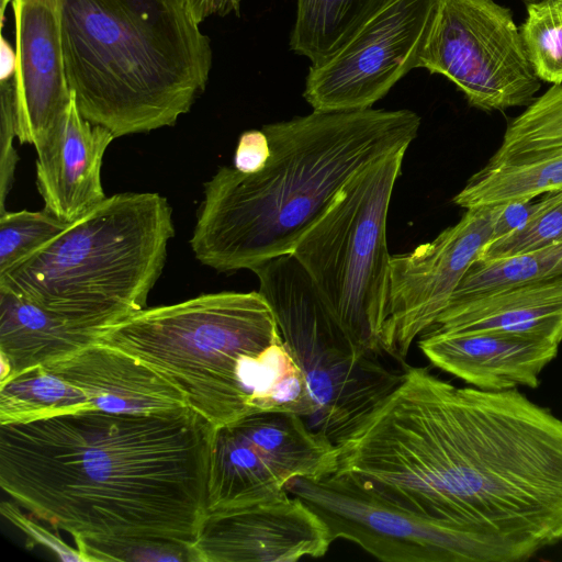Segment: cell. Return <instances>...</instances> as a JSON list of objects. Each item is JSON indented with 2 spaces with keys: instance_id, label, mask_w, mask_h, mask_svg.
<instances>
[{
  "instance_id": "6da1fadb",
  "label": "cell",
  "mask_w": 562,
  "mask_h": 562,
  "mask_svg": "<svg viewBox=\"0 0 562 562\" xmlns=\"http://www.w3.org/2000/svg\"><path fill=\"white\" fill-rule=\"evenodd\" d=\"M336 448V472L509 562L562 540V418L517 389L460 387L407 364Z\"/></svg>"
},
{
  "instance_id": "7a4b0ae2",
  "label": "cell",
  "mask_w": 562,
  "mask_h": 562,
  "mask_svg": "<svg viewBox=\"0 0 562 562\" xmlns=\"http://www.w3.org/2000/svg\"><path fill=\"white\" fill-rule=\"evenodd\" d=\"M214 426L167 414L80 411L0 425V486L72 538L155 537L193 544L206 516Z\"/></svg>"
},
{
  "instance_id": "3957f363",
  "label": "cell",
  "mask_w": 562,
  "mask_h": 562,
  "mask_svg": "<svg viewBox=\"0 0 562 562\" xmlns=\"http://www.w3.org/2000/svg\"><path fill=\"white\" fill-rule=\"evenodd\" d=\"M420 117L407 109L314 111L262 127L270 156L254 172L221 167L204 184L190 239L217 271L254 270L292 254L339 190L381 157L408 149Z\"/></svg>"
},
{
  "instance_id": "277c9868",
  "label": "cell",
  "mask_w": 562,
  "mask_h": 562,
  "mask_svg": "<svg viewBox=\"0 0 562 562\" xmlns=\"http://www.w3.org/2000/svg\"><path fill=\"white\" fill-rule=\"evenodd\" d=\"M80 114L114 137L172 126L205 90L209 0H57Z\"/></svg>"
},
{
  "instance_id": "5b68a950",
  "label": "cell",
  "mask_w": 562,
  "mask_h": 562,
  "mask_svg": "<svg viewBox=\"0 0 562 562\" xmlns=\"http://www.w3.org/2000/svg\"><path fill=\"white\" fill-rule=\"evenodd\" d=\"M171 214L158 193L105 198L0 274V284L99 336L145 308L175 236Z\"/></svg>"
},
{
  "instance_id": "8992f818",
  "label": "cell",
  "mask_w": 562,
  "mask_h": 562,
  "mask_svg": "<svg viewBox=\"0 0 562 562\" xmlns=\"http://www.w3.org/2000/svg\"><path fill=\"white\" fill-rule=\"evenodd\" d=\"M281 340L273 310L251 291L144 308L102 329L97 341L151 368L218 427L252 412L240 380L243 364Z\"/></svg>"
},
{
  "instance_id": "52a82bcc",
  "label": "cell",
  "mask_w": 562,
  "mask_h": 562,
  "mask_svg": "<svg viewBox=\"0 0 562 562\" xmlns=\"http://www.w3.org/2000/svg\"><path fill=\"white\" fill-rule=\"evenodd\" d=\"M406 150L390 153L353 175L292 251L351 341L381 356L391 261L386 220Z\"/></svg>"
},
{
  "instance_id": "ba28073f",
  "label": "cell",
  "mask_w": 562,
  "mask_h": 562,
  "mask_svg": "<svg viewBox=\"0 0 562 562\" xmlns=\"http://www.w3.org/2000/svg\"><path fill=\"white\" fill-rule=\"evenodd\" d=\"M252 271L305 375L317 406L316 430L337 443L397 386L404 370H390L381 355L364 352L351 341L292 254Z\"/></svg>"
},
{
  "instance_id": "9c48e42d",
  "label": "cell",
  "mask_w": 562,
  "mask_h": 562,
  "mask_svg": "<svg viewBox=\"0 0 562 562\" xmlns=\"http://www.w3.org/2000/svg\"><path fill=\"white\" fill-rule=\"evenodd\" d=\"M285 490L319 516L333 541H352L384 562H509L488 542L408 510L348 472L296 476Z\"/></svg>"
},
{
  "instance_id": "30bf717a",
  "label": "cell",
  "mask_w": 562,
  "mask_h": 562,
  "mask_svg": "<svg viewBox=\"0 0 562 562\" xmlns=\"http://www.w3.org/2000/svg\"><path fill=\"white\" fill-rule=\"evenodd\" d=\"M419 68L483 111L528 106L541 87L512 10L494 0H437Z\"/></svg>"
},
{
  "instance_id": "8fae6325",
  "label": "cell",
  "mask_w": 562,
  "mask_h": 562,
  "mask_svg": "<svg viewBox=\"0 0 562 562\" xmlns=\"http://www.w3.org/2000/svg\"><path fill=\"white\" fill-rule=\"evenodd\" d=\"M437 0H385L333 55L311 65L303 97L314 111L372 108L420 57Z\"/></svg>"
},
{
  "instance_id": "7c38bea8",
  "label": "cell",
  "mask_w": 562,
  "mask_h": 562,
  "mask_svg": "<svg viewBox=\"0 0 562 562\" xmlns=\"http://www.w3.org/2000/svg\"><path fill=\"white\" fill-rule=\"evenodd\" d=\"M498 205L467 209L460 221L409 252L391 256L380 349L403 366L434 327L471 265L491 243Z\"/></svg>"
},
{
  "instance_id": "4fadbf2b",
  "label": "cell",
  "mask_w": 562,
  "mask_h": 562,
  "mask_svg": "<svg viewBox=\"0 0 562 562\" xmlns=\"http://www.w3.org/2000/svg\"><path fill=\"white\" fill-rule=\"evenodd\" d=\"M333 542L319 516L283 490L207 513L193 548L199 562H295L324 557Z\"/></svg>"
},
{
  "instance_id": "5bb4252c",
  "label": "cell",
  "mask_w": 562,
  "mask_h": 562,
  "mask_svg": "<svg viewBox=\"0 0 562 562\" xmlns=\"http://www.w3.org/2000/svg\"><path fill=\"white\" fill-rule=\"evenodd\" d=\"M15 24V116L36 147L70 103L57 0H11Z\"/></svg>"
},
{
  "instance_id": "9a60e30c",
  "label": "cell",
  "mask_w": 562,
  "mask_h": 562,
  "mask_svg": "<svg viewBox=\"0 0 562 562\" xmlns=\"http://www.w3.org/2000/svg\"><path fill=\"white\" fill-rule=\"evenodd\" d=\"M114 138L80 114L72 92L67 109L35 147L36 186L46 211L71 223L106 198L101 165Z\"/></svg>"
},
{
  "instance_id": "2e32d148",
  "label": "cell",
  "mask_w": 562,
  "mask_h": 562,
  "mask_svg": "<svg viewBox=\"0 0 562 562\" xmlns=\"http://www.w3.org/2000/svg\"><path fill=\"white\" fill-rule=\"evenodd\" d=\"M418 347L430 363L468 384L504 391L540 384L541 371L557 357L559 345L504 331H428Z\"/></svg>"
},
{
  "instance_id": "e0dca14e",
  "label": "cell",
  "mask_w": 562,
  "mask_h": 562,
  "mask_svg": "<svg viewBox=\"0 0 562 562\" xmlns=\"http://www.w3.org/2000/svg\"><path fill=\"white\" fill-rule=\"evenodd\" d=\"M46 366L78 391L87 411L156 415L189 407L182 393L151 368L99 341Z\"/></svg>"
},
{
  "instance_id": "ac0fdd59",
  "label": "cell",
  "mask_w": 562,
  "mask_h": 562,
  "mask_svg": "<svg viewBox=\"0 0 562 562\" xmlns=\"http://www.w3.org/2000/svg\"><path fill=\"white\" fill-rule=\"evenodd\" d=\"M481 330L512 333L560 345L562 276L519 283L452 303L428 331Z\"/></svg>"
},
{
  "instance_id": "d6986e66",
  "label": "cell",
  "mask_w": 562,
  "mask_h": 562,
  "mask_svg": "<svg viewBox=\"0 0 562 562\" xmlns=\"http://www.w3.org/2000/svg\"><path fill=\"white\" fill-rule=\"evenodd\" d=\"M255 459L286 484L296 476L318 479L338 469L336 445L286 411H257L227 423Z\"/></svg>"
},
{
  "instance_id": "ffe728a7",
  "label": "cell",
  "mask_w": 562,
  "mask_h": 562,
  "mask_svg": "<svg viewBox=\"0 0 562 562\" xmlns=\"http://www.w3.org/2000/svg\"><path fill=\"white\" fill-rule=\"evenodd\" d=\"M97 339L98 334L68 325L0 284V382L68 357Z\"/></svg>"
},
{
  "instance_id": "44dd1931",
  "label": "cell",
  "mask_w": 562,
  "mask_h": 562,
  "mask_svg": "<svg viewBox=\"0 0 562 562\" xmlns=\"http://www.w3.org/2000/svg\"><path fill=\"white\" fill-rule=\"evenodd\" d=\"M562 191V147L487 162L453 198L463 209L528 201Z\"/></svg>"
},
{
  "instance_id": "7402d4cb",
  "label": "cell",
  "mask_w": 562,
  "mask_h": 562,
  "mask_svg": "<svg viewBox=\"0 0 562 562\" xmlns=\"http://www.w3.org/2000/svg\"><path fill=\"white\" fill-rule=\"evenodd\" d=\"M385 0H297L291 49L317 64L339 49Z\"/></svg>"
},
{
  "instance_id": "603a6c76",
  "label": "cell",
  "mask_w": 562,
  "mask_h": 562,
  "mask_svg": "<svg viewBox=\"0 0 562 562\" xmlns=\"http://www.w3.org/2000/svg\"><path fill=\"white\" fill-rule=\"evenodd\" d=\"M561 276L562 241L514 257L475 260L456 289L449 305L515 284Z\"/></svg>"
},
{
  "instance_id": "cb8c5ba5",
  "label": "cell",
  "mask_w": 562,
  "mask_h": 562,
  "mask_svg": "<svg viewBox=\"0 0 562 562\" xmlns=\"http://www.w3.org/2000/svg\"><path fill=\"white\" fill-rule=\"evenodd\" d=\"M562 147V85H553L513 119L488 162Z\"/></svg>"
},
{
  "instance_id": "d4e9b609",
  "label": "cell",
  "mask_w": 562,
  "mask_h": 562,
  "mask_svg": "<svg viewBox=\"0 0 562 562\" xmlns=\"http://www.w3.org/2000/svg\"><path fill=\"white\" fill-rule=\"evenodd\" d=\"M519 32L537 77L562 85V0L528 3Z\"/></svg>"
},
{
  "instance_id": "484cf974",
  "label": "cell",
  "mask_w": 562,
  "mask_h": 562,
  "mask_svg": "<svg viewBox=\"0 0 562 562\" xmlns=\"http://www.w3.org/2000/svg\"><path fill=\"white\" fill-rule=\"evenodd\" d=\"M85 562H199L193 544L155 537L75 538Z\"/></svg>"
},
{
  "instance_id": "4316f807",
  "label": "cell",
  "mask_w": 562,
  "mask_h": 562,
  "mask_svg": "<svg viewBox=\"0 0 562 562\" xmlns=\"http://www.w3.org/2000/svg\"><path fill=\"white\" fill-rule=\"evenodd\" d=\"M69 223L45 209L0 214V274L60 234Z\"/></svg>"
},
{
  "instance_id": "83f0119b",
  "label": "cell",
  "mask_w": 562,
  "mask_h": 562,
  "mask_svg": "<svg viewBox=\"0 0 562 562\" xmlns=\"http://www.w3.org/2000/svg\"><path fill=\"white\" fill-rule=\"evenodd\" d=\"M562 241V191L518 229L490 243L477 260H491L532 252Z\"/></svg>"
},
{
  "instance_id": "f1b7e54d",
  "label": "cell",
  "mask_w": 562,
  "mask_h": 562,
  "mask_svg": "<svg viewBox=\"0 0 562 562\" xmlns=\"http://www.w3.org/2000/svg\"><path fill=\"white\" fill-rule=\"evenodd\" d=\"M16 136L14 76L0 79V214L12 187L19 156L13 148Z\"/></svg>"
},
{
  "instance_id": "f546056e",
  "label": "cell",
  "mask_w": 562,
  "mask_h": 562,
  "mask_svg": "<svg viewBox=\"0 0 562 562\" xmlns=\"http://www.w3.org/2000/svg\"><path fill=\"white\" fill-rule=\"evenodd\" d=\"M0 512L3 517L25 533L30 541L46 547L54 552L60 561L85 562L78 549L70 548L60 538L23 514L15 502H1Z\"/></svg>"
},
{
  "instance_id": "4dcf8cb0",
  "label": "cell",
  "mask_w": 562,
  "mask_h": 562,
  "mask_svg": "<svg viewBox=\"0 0 562 562\" xmlns=\"http://www.w3.org/2000/svg\"><path fill=\"white\" fill-rule=\"evenodd\" d=\"M554 193L543 194L540 199L499 204L491 243L521 227L551 202Z\"/></svg>"
},
{
  "instance_id": "1f68e13d",
  "label": "cell",
  "mask_w": 562,
  "mask_h": 562,
  "mask_svg": "<svg viewBox=\"0 0 562 562\" xmlns=\"http://www.w3.org/2000/svg\"><path fill=\"white\" fill-rule=\"evenodd\" d=\"M269 156V140L263 131H247L239 138L233 167L241 172H254L265 166Z\"/></svg>"
},
{
  "instance_id": "d6a6232c",
  "label": "cell",
  "mask_w": 562,
  "mask_h": 562,
  "mask_svg": "<svg viewBox=\"0 0 562 562\" xmlns=\"http://www.w3.org/2000/svg\"><path fill=\"white\" fill-rule=\"evenodd\" d=\"M15 50L9 45L4 37L1 38V67L0 79L14 76Z\"/></svg>"
},
{
  "instance_id": "836d02e7",
  "label": "cell",
  "mask_w": 562,
  "mask_h": 562,
  "mask_svg": "<svg viewBox=\"0 0 562 562\" xmlns=\"http://www.w3.org/2000/svg\"><path fill=\"white\" fill-rule=\"evenodd\" d=\"M241 0H222L217 13L225 14L232 10H238Z\"/></svg>"
},
{
  "instance_id": "e575fe53",
  "label": "cell",
  "mask_w": 562,
  "mask_h": 562,
  "mask_svg": "<svg viewBox=\"0 0 562 562\" xmlns=\"http://www.w3.org/2000/svg\"><path fill=\"white\" fill-rule=\"evenodd\" d=\"M10 1L11 0H0L1 21H3V19H4V11Z\"/></svg>"
},
{
  "instance_id": "d590c367",
  "label": "cell",
  "mask_w": 562,
  "mask_h": 562,
  "mask_svg": "<svg viewBox=\"0 0 562 562\" xmlns=\"http://www.w3.org/2000/svg\"><path fill=\"white\" fill-rule=\"evenodd\" d=\"M221 1H222V0H213V4H214V12H217V11H218V7H220Z\"/></svg>"
},
{
  "instance_id": "8d00e7d4",
  "label": "cell",
  "mask_w": 562,
  "mask_h": 562,
  "mask_svg": "<svg viewBox=\"0 0 562 562\" xmlns=\"http://www.w3.org/2000/svg\"><path fill=\"white\" fill-rule=\"evenodd\" d=\"M525 1H526V3L528 4V3H536V2H539V1H541V0H525Z\"/></svg>"
}]
</instances>
